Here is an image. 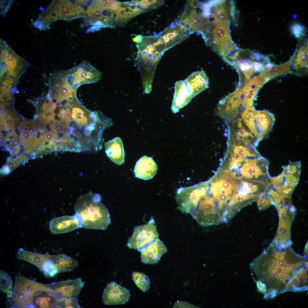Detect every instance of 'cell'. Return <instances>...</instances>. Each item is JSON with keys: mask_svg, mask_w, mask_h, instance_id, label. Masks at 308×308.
<instances>
[{"mask_svg": "<svg viewBox=\"0 0 308 308\" xmlns=\"http://www.w3.org/2000/svg\"><path fill=\"white\" fill-rule=\"evenodd\" d=\"M307 260L306 258L296 253L291 245L281 246L272 242L255 260V270L259 280L266 285L269 291L267 293L279 290L282 291L283 286L284 292L287 284Z\"/></svg>", "mask_w": 308, "mask_h": 308, "instance_id": "obj_1", "label": "cell"}, {"mask_svg": "<svg viewBox=\"0 0 308 308\" xmlns=\"http://www.w3.org/2000/svg\"><path fill=\"white\" fill-rule=\"evenodd\" d=\"M101 199L100 194L92 192L77 199L74 208L81 220V228L104 230L108 228L111 223L110 215Z\"/></svg>", "mask_w": 308, "mask_h": 308, "instance_id": "obj_2", "label": "cell"}, {"mask_svg": "<svg viewBox=\"0 0 308 308\" xmlns=\"http://www.w3.org/2000/svg\"><path fill=\"white\" fill-rule=\"evenodd\" d=\"M82 10L81 0H53L32 24L40 31L46 30L57 20L82 17Z\"/></svg>", "mask_w": 308, "mask_h": 308, "instance_id": "obj_3", "label": "cell"}, {"mask_svg": "<svg viewBox=\"0 0 308 308\" xmlns=\"http://www.w3.org/2000/svg\"><path fill=\"white\" fill-rule=\"evenodd\" d=\"M50 292L46 284L34 281L20 273L15 276V283L10 302L12 306L18 308H32L33 297L38 292Z\"/></svg>", "mask_w": 308, "mask_h": 308, "instance_id": "obj_4", "label": "cell"}, {"mask_svg": "<svg viewBox=\"0 0 308 308\" xmlns=\"http://www.w3.org/2000/svg\"><path fill=\"white\" fill-rule=\"evenodd\" d=\"M282 167L281 174L276 177H270V181L275 190L284 196L291 198L299 180L301 163L300 161L291 162Z\"/></svg>", "mask_w": 308, "mask_h": 308, "instance_id": "obj_5", "label": "cell"}, {"mask_svg": "<svg viewBox=\"0 0 308 308\" xmlns=\"http://www.w3.org/2000/svg\"><path fill=\"white\" fill-rule=\"evenodd\" d=\"M50 86V100L56 104L61 103V105L63 102L64 104L76 97V90L72 88L67 80L66 70L54 72L51 77Z\"/></svg>", "mask_w": 308, "mask_h": 308, "instance_id": "obj_6", "label": "cell"}, {"mask_svg": "<svg viewBox=\"0 0 308 308\" xmlns=\"http://www.w3.org/2000/svg\"><path fill=\"white\" fill-rule=\"evenodd\" d=\"M102 77L101 72L86 60L66 70L67 80L72 88L76 90L82 84L97 82Z\"/></svg>", "mask_w": 308, "mask_h": 308, "instance_id": "obj_7", "label": "cell"}, {"mask_svg": "<svg viewBox=\"0 0 308 308\" xmlns=\"http://www.w3.org/2000/svg\"><path fill=\"white\" fill-rule=\"evenodd\" d=\"M277 210L279 222L277 233L273 241L281 246L291 245V229L295 215V208L290 201Z\"/></svg>", "mask_w": 308, "mask_h": 308, "instance_id": "obj_8", "label": "cell"}, {"mask_svg": "<svg viewBox=\"0 0 308 308\" xmlns=\"http://www.w3.org/2000/svg\"><path fill=\"white\" fill-rule=\"evenodd\" d=\"M159 234L153 218L146 224L136 226L128 239L127 246L130 249L140 251L146 246L159 239Z\"/></svg>", "mask_w": 308, "mask_h": 308, "instance_id": "obj_9", "label": "cell"}, {"mask_svg": "<svg viewBox=\"0 0 308 308\" xmlns=\"http://www.w3.org/2000/svg\"><path fill=\"white\" fill-rule=\"evenodd\" d=\"M0 63L10 75L15 77L19 72L28 65V62L17 55L10 45L2 38L0 39Z\"/></svg>", "mask_w": 308, "mask_h": 308, "instance_id": "obj_10", "label": "cell"}, {"mask_svg": "<svg viewBox=\"0 0 308 308\" xmlns=\"http://www.w3.org/2000/svg\"><path fill=\"white\" fill-rule=\"evenodd\" d=\"M84 283L79 278L46 284L50 292L60 298H77Z\"/></svg>", "mask_w": 308, "mask_h": 308, "instance_id": "obj_11", "label": "cell"}, {"mask_svg": "<svg viewBox=\"0 0 308 308\" xmlns=\"http://www.w3.org/2000/svg\"><path fill=\"white\" fill-rule=\"evenodd\" d=\"M130 297L128 290L112 281L108 284L104 289L102 299L106 305L122 304L127 303Z\"/></svg>", "mask_w": 308, "mask_h": 308, "instance_id": "obj_12", "label": "cell"}, {"mask_svg": "<svg viewBox=\"0 0 308 308\" xmlns=\"http://www.w3.org/2000/svg\"><path fill=\"white\" fill-rule=\"evenodd\" d=\"M81 218L76 214L73 216H64L53 218L49 222V228L52 233L57 234L81 228Z\"/></svg>", "mask_w": 308, "mask_h": 308, "instance_id": "obj_13", "label": "cell"}, {"mask_svg": "<svg viewBox=\"0 0 308 308\" xmlns=\"http://www.w3.org/2000/svg\"><path fill=\"white\" fill-rule=\"evenodd\" d=\"M300 44L291 60L289 62L291 73L302 76L308 72L307 40Z\"/></svg>", "mask_w": 308, "mask_h": 308, "instance_id": "obj_14", "label": "cell"}, {"mask_svg": "<svg viewBox=\"0 0 308 308\" xmlns=\"http://www.w3.org/2000/svg\"><path fill=\"white\" fill-rule=\"evenodd\" d=\"M193 97L185 80L176 82L171 109L174 114L187 105Z\"/></svg>", "mask_w": 308, "mask_h": 308, "instance_id": "obj_15", "label": "cell"}, {"mask_svg": "<svg viewBox=\"0 0 308 308\" xmlns=\"http://www.w3.org/2000/svg\"><path fill=\"white\" fill-rule=\"evenodd\" d=\"M167 252V247L162 241L158 239L140 251L141 261L145 264H156L160 260L161 256Z\"/></svg>", "mask_w": 308, "mask_h": 308, "instance_id": "obj_16", "label": "cell"}, {"mask_svg": "<svg viewBox=\"0 0 308 308\" xmlns=\"http://www.w3.org/2000/svg\"><path fill=\"white\" fill-rule=\"evenodd\" d=\"M254 118L257 132L263 139L271 130L275 121L274 116L266 110H255Z\"/></svg>", "mask_w": 308, "mask_h": 308, "instance_id": "obj_17", "label": "cell"}, {"mask_svg": "<svg viewBox=\"0 0 308 308\" xmlns=\"http://www.w3.org/2000/svg\"><path fill=\"white\" fill-rule=\"evenodd\" d=\"M157 169V165L153 159L145 155L136 162L134 172L135 177L146 180L153 178Z\"/></svg>", "mask_w": 308, "mask_h": 308, "instance_id": "obj_18", "label": "cell"}, {"mask_svg": "<svg viewBox=\"0 0 308 308\" xmlns=\"http://www.w3.org/2000/svg\"><path fill=\"white\" fill-rule=\"evenodd\" d=\"M35 121L23 119L18 126L21 143L25 148L31 145L36 140L38 131Z\"/></svg>", "mask_w": 308, "mask_h": 308, "instance_id": "obj_19", "label": "cell"}, {"mask_svg": "<svg viewBox=\"0 0 308 308\" xmlns=\"http://www.w3.org/2000/svg\"><path fill=\"white\" fill-rule=\"evenodd\" d=\"M184 80L193 98L208 88L209 84L208 78L202 70L193 72Z\"/></svg>", "mask_w": 308, "mask_h": 308, "instance_id": "obj_20", "label": "cell"}, {"mask_svg": "<svg viewBox=\"0 0 308 308\" xmlns=\"http://www.w3.org/2000/svg\"><path fill=\"white\" fill-rule=\"evenodd\" d=\"M105 151L107 156L113 162L121 165L125 160L123 143L119 137H116L105 144Z\"/></svg>", "mask_w": 308, "mask_h": 308, "instance_id": "obj_21", "label": "cell"}, {"mask_svg": "<svg viewBox=\"0 0 308 308\" xmlns=\"http://www.w3.org/2000/svg\"><path fill=\"white\" fill-rule=\"evenodd\" d=\"M53 257V255L33 252L22 248L19 249L16 255L18 259L31 263L40 270L45 263L52 260Z\"/></svg>", "mask_w": 308, "mask_h": 308, "instance_id": "obj_22", "label": "cell"}, {"mask_svg": "<svg viewBox=\"0 0 308 308\" xmlns=\"http://www.w3.org/2000/svg\"><path fill=\"white\" fill-rule=\"evenodd\" d=\"M58 298L48 291L38 292L33 297L32 308L55 307Z\"/></svg>", "mask_w": 308, "mask_h": 308, "instance_id": "obj_23", "label": "cell"}, {"mask_svg": "<svg viewBox=\"0 0 308 308\" xmlns=\"http://www.w3.org/2000/svg\"><path fill=\"white\" fill-rule=\"evenodd\" d=\"M52 262L58 273L72 271L78 266L76 260L64 254L54 255Z\"/></svg>", "mask_w": 308, "mask_h": 308, "instance_id": "obj_24", "label": "cell"}, {"mask_svg": "<svg viewBox=\"0 0 308 308\" xmlns=\"http://www.w3.org/2000/svg\"><path fill=\"white\" fill-rule=\"evenodd\" d=\"M255 111L253 106L245 109L240 114L241 118L250 131L259 140L262 139L258 133L254 122V114Z\"/></svg>", "mask_w": 308, "mask_h": 308, "instance_id": "obj_25", "label": "cell"}, {"mask_svg": "<svg viewBox=\"0 0 308 308\" xmlns=\"http://www.w3.org/2000/svg\"><path fill=\"white\" fill-rule=\"evenodd\" d=\"M213 35L214 40L218 43L217 47L226 45L232 41L226 24L217 25L213 30Z\"/></svg>", "mask_w": 308, "mask_h": 308, "instance_id": "obj_26", "label": "cell"}, {"mask_svg": "<svg viewBox=\"0 0 308 308\" xmlns=\"http://www.w3.org/2000/svg\"><path fill=\"white\" fill-rule=\"evenodd\" d=\"M262 72L269 80L281 74L291 73L289 62L284 64L279 65H273L272 66L266 65L263 67Z\"/></svg>", "mask_w": 308, "mask_h": 308, "instance_id": "obj_27", "label": "cell"}, {"mask_svg": "<svg viewBox=\"0 0 308 308\" xmlns=\"http://www.w3.org/2000/svg\"><path fill=\"white\" fill-rule=\"evenodd\" d=\"M228 8L224 3H218L216 5L214 13L212 16L214 19L213 23L217 25L227 24V21L228 18Z\"/></svg>", "mask_w": 308, "mask_h": 308, "instance_id": "obj_28", "label": "cell"}, {"mask_svg": "<svg viewBox=\"0 0 308 308\" xmlns=\"http://www.w3.org/2000/svg\"><path fill=\"white\" fill-rule=\"evenodd\" d=\"M19 122L18 118L8 111H3L1 114V129L9 131L15 129Z\"/></svg>", "mask_w": 308, "mask_h": 308, "instance_id": "obj_29", "label": "cell"}, {"mask_svg": "<svg viewBox=\"0 0 308 308\" xmlns=\"http://www.w3.org/2000/svg\"><path fill=\"white\" fill-rule=\"evenodd\" d=\"M13 281L10 275L6 271L1 270L0 272V289L1 291L6 294L8 298L12 296Z\"/></svg>", "mask_w": 308, "mask_h": 308, "instance_id": "obj_30", "label": "cell"}, {"mask_svg": "<svg viewBox=\"0 0 308 308\" xmlns=\"http://www.w3.org/2000/svg\"><path fill=\"white\" fill-rule=\"evenodd\" d=\"M132 278L135 284L142 291H148L150 287V281L148 276L141 272H133Z\"/></svg>", "mask_w": 308, "mask_h": 308, "instance_id": "obj_31", "label": "cell"}, {"mask_svg": "<svg viewBox=\"0 0 308 308\" xmlns=\"http://www.w3.org/2000/svg\"><path fill=\"white\" fill-rule=\"evenodd\" d=\"M3 143L13 150H17L20 148L21 143L19 136L14 131L9 132L3 141Z\"/></svg>", "mask_w": 308, "mask_h": 308, "instance_id": "obj_32", "label": "cell"}, {"mask_svg": "<svg viewBox=\"0 0 308 308\" xmlns=\"http://www.w3.org/2000/svg\"><path fill=\"white\" fill-rule=\"evenodd\" d=\"M53 103V102L50 100L48 102H44L42 105V114H38V117L41 118L46 123L49 120L54 118L55 115V109L52 107Z\"/></svg>", "mask_w": 308, "mask_h": 308, "instance_id": "obj_33", "label": "cell"}, {"mask_svg": "<svg viewBox=\"0 0 308 308\" xmlns=\"http://www.w3.org/2000/svg\"><path fill=\"white\" fill-rule=\"evenodd\" d=\"M257 201L258 208L261 211L265 210L271 205H273L271 197L267 193L266 191L259 196Z\"/></svg>", "mask_w": 308, "mask_h": 308, "instance_id": "obj_34", "label": "cell"}, {"mask_svg": "<svg viewBox=\"0 0 308 308\" xmlns=\"http://www.w3.org/2000/svg\"><path fill=\"white\" fill-rule=\"evenodd\" d=\"M55 307L80 308L77 298H60L58 299Z\"/></svg>", "mask_w": 308, "mask_h": 308, "instance_id": "obj_35", "label": "cell"}, {"mask_svg": "<svg viewBox=\"0 0 308 308\" xmlns=\"http://www.w3.org/2000/svg\"><path fill=\"white\" fill-rule=\"evenodd\" d=\"M290 29L293 35L299 40L302 39L305 35L307 31L306 28L304 26L298 23L292 25Z\"/></svg>", "mask_w": 308, "mask_h": 308, "instance_id": "obj_36", "label": "cell"}, {"mask_svg": "<svg viewBox=\"0 0 308 308\" xmlns=\"http://www.w3.org/2000/svg\"><path fill=\"white\" fill-rule=\"evenodd\" d=\"M190 23L193 29H199L202 28L203 20L201 15L196 14L193 10L191 13V20Z\"/></svg>", "mask_w": 308, "mask_h": 308, "instance_id": "obj_37", "label": "cell"}, {"mask_svg": "<svg viewBox=\"0 0 308 308\" xmlns=\"http://www.w3.org/2000/svg\"><path fill=\"white\" fill-rule=\"evenodd\" d=\"M59 136L57 134L52 131H50L41 135L39 137L44 142L49 143L55 138L59 137Z\"/></svg>", "mask_w": 308, "mask_h": 308, "instance_id": "obj_38", "label": "cell"}, {"mask_svg": "<svg viewBox=\"0 0 308 308\" xmlns=\"http://www.w3.org/2000/svg\"><path fill=\"white\" fill-rule=\"evenodd\" d=\"M37 126L38 131L43 133L46 131V125L47 123L41 118L39 117L37 121Z\"/></svg>", "mask_w": 308, "mask_h": 308, "instance_id": "obj_39", "label": "cell"}, {"mask_svg": "<svg viewBox=\"0 0 308 308\" xmlns=\"http://www.w3.org/2000/svg\"><path fill=\"white\" fill-rule=\"evenodd\" d=\"M121 3L118 1L113 0V1L108 6L105 8L113 11L117 10L120 9Z\"/></svg>", "mask_w": 308, "mask_h": 308, "instance_id": "obj_40", "label": "cell"}, {"mask_svg": "<svg viewBox=\"0 0 308 308\" xmlns=\"http://www.w3.org/2000/svg\"><path fill=\"white\" fill-rule=\"evenodd\" d=\"M256 285L258 291L262 293L265 294L267 291L266 285L260 280L256 282Z\"/></svg>", "mask_w": 308, "mask_h": 308, "instance_id": "obj_41", "label": "cell"}, {"mask_svg": "<svg viewBox=\"0 0 308 308\" xmlns=\"http://www.w3.org/2000/svg\"><path fill=\"white\" fill-rule=\"evenodd\" d=\"M190 5L193 8H202V6L198 1L196 0L189 1Z\"/></svg>", "mask_w": 308, "mask_h": 308, "instance_id": "obj_42", "label": "cell"}, {"mask_svg": "<svg viewBox=\"0 0 308 308\" xmlns=\"http://www.w3.org/2000/svg\"><path fill=\"white\" fill-rule=\"evenodd\" d=\"M132 40L136 42L139 43L141 42L143 40V37L141 35H137L135 36V37L132 38Z\"/></svg>", "mask_w": 308, "mask_h": 308, "instance_id": "obj_43", "label": "cell"}, {"mask_svg": "<svg viewBox=\"0 0 308 308\" xmlns=\"http://www.w3.org/2000/svg\"><path fill=\"white\" fill-rule=\"evenodd\" d=\"M139 3L145 9L147 8L150 5L147 2L146 0H141L139 1Z\"/></svg>", "mask_w": 308, "mask_h": 308, "instance_id": "obj_44", "label": "cell"}, {"mask_svg": "<svg viewBox=\"0 0 308 308\" xmlns=\"http://www.w3.org/2000/svg\"><path fill=\"white\" fill-rule=\"evenodd\" d=\"M146 48L147 50L153 52H155L156 51L155 47L153 45L149 44L147 46Z\"/></svg>", "mask_w": 308, "mask_h": 308, "instance_id": "obj_45", "label": "cell"}, {"mask_svg": "<svg viewBox=\"0 0 308 308\" xmlns=\"http://www.w3.org/2000/svg\"><path fill=\"white\" fill-rule=\"evenodd\" d=\"M167 43L165 41H163L159 39L157 42L153 43V45L155 46L163 44H166Z\"/></svg>", "mask_w": 308, "mask_h": 308, "instance_id": "obj_46", "label": "cell"}, {"mask_svg": "<svg viewBox=\"0 0 308 308\" xmlns=\"http://www.w3.org/2000/svg\"><path fill=\"white\" fill-rule=\"evenodd\" d=\"M166 35L169 40L173 39L175 37L173 32L169 33Z\"/></svg>", "mask_w": 308, "mask_h": 308, "instance_id": "obj_47", "label": "cell"}, {"mask_svg": "<svg viewBox=\"0 0 308 308\" xmlns=\"http://www.w3.org/2000/svg\"><path fill=\"white\" fill-rule=\"evenodd\" d=\"M185 27L186 31L193 29L190 23H186Z\"/></svg>", "mask_w": 308, "mask_h": 308, "instance_id": "obj_48", "label": "cell"}, {"mask_svg": "<svg viewBox=\"0 0 308 308\" xmlns=\"http://www.w3.org/2000/svg\"><path fill=\"white\" fill-rule=\"evenodd\" d=\"M186 24L185 20H181L179 22L178 26L180 27H184Z\"/></svg>", "mask_w": 308, "mask_h": 308, "instance_id": "obj_49", "label": "cell"}, {"mask_svg": "<svg viewBox=\"0 0 308 308\" xmlns=\"http://www.w3.org/2000/svg\"><path fill=\"white\" fill-rule=\"evenodd\" d=\"M129 7L130 9L133 10L135 11L136 8V5L134 3H129Z\"/></svg>", "mask_w": 308, "mask_h": 308, "instance_id": "obj_50", "label": "cell"}, {"mask_svg": "<svg viewBox=\"0 0 308 308\" xmlns=\"http://www.w3.org/2000/svg\"><path fill=\"white\" fill-rule=\"evenodd\" d=\"M304 253H305V254L307 256H308V243L307 242V244H306V245H305V250H304Z\"/></svg>", "mask_w": 308, "mask_h": 308, "instance_id": "obj_51", "label": "cell"}, {"mask_svg": "<svg viewBox=\"0 0 308 308\" xmlns=\"http://www.w3.org/2000/svg\"><path fill=\"white\" fill-rule=\"evenodd\" d=\"M146 1L148 2L150 5L153 4L154 3L156 2L157 1V0H146Z\"/></svg>", "mask_w": 308, "mask_h": 308, "instance_id": "obj_52", "label": "cell"}, {"mask_svg": "<svg viewBox=\"0 0 308 308\" xmlns=\"http://www.w3.org/2000/svg\"><path fill=\"white\" fill-rule=\"evenodd\" d=\"M176 26L173 23H172L169 26V27L171 29H174L176 28Z\"/></svg>", "mask_w": 308, "mask_h": 308, "instance_id": "obj_53", "label": "cell"}, {"mask_svg": "<svg viewBox=\"0 0 308 308\" xmlns=\"http://www.w3.org/2000/svg\"><path fill=\"white\" fill-rule=\"evenodd\" d=\"M125 11L127 14H129L130 12V9L129 7L124 8Z\"/></svg>", "mask_w": 308, "mask_h": 308, "instance_id": "obj_54", "label": "cell"}, {"mask_svg": "<svg viewBox=\"0 0 308 308\" xmlns=\"http://www.w3.org/2000/svg\"><path fill=\"white\" fill-rule=\"evenodd\" d=\"M276 293H277V292H276Z\"/></svg>", "mask_w": 308, "mask_h": 308, "instance_id": "obj_55", "label": "cell"}]
</instances>
